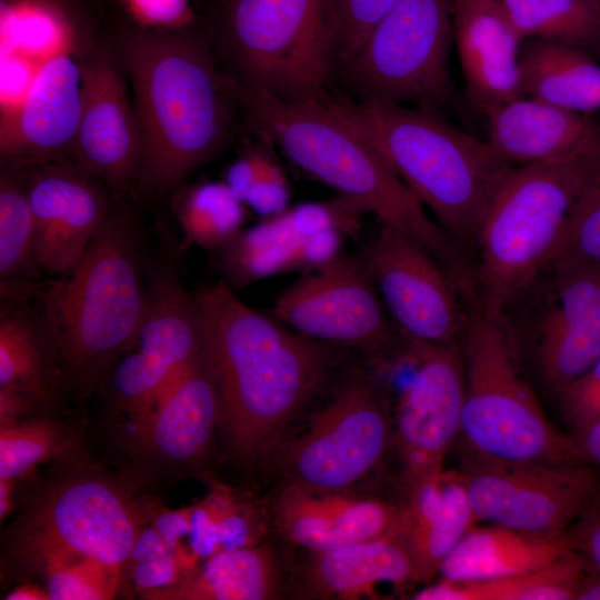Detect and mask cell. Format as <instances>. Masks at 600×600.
I'll return each mask as SVG.
<instances>
[{
	"instance_id": "6da1fadb",
	"label": "cell",
	"mask_w": 600,
	"mask_h": 600,
	"mask_svg": "<svg viewBox=\"0 0 600 600\" xmlns=\"http://www.w3.org/2000/svg\"><path fill=\"white\" fill-rule=\"evenodd\" d=\"M119 43L141 140L138 186L173 191L226 143L238 102L210 41L184 28H129Z\"/></svg>"
},
{
	"instance_id": "7a4b0ae2",
	"label": "cell",
	"mask_w": 600,
	"mask_h": 600,
	"mask_svg": "<svg viewBox=\"0 0 600 600\" xmlns=\"http://www.w3.org/2000/svg\"><path fill=\"white\" fill-rule=\"evenodd\" d=\"M193 297L228 443L241 458L262 457L318 388L326 356L313 339L242 302L226 281Z\"/></svg>"
},
{
	"instance_id": "3957f363",
	"label": "cell",
	"mask_w": 600,
	"mask_h": 600,
	"mask_svg": "<svg viewBox=\"0 0 600 600\" xmlns=\"http://www.w3.org/2000/svg\"><path fill=\"white\" fill-rule=\"evenodd\" d=\"M247 124L301 171L356 202L379 222L422 246L469 292L472 266L462 250L376 148L330 106L328 96L286 100L230 80Z\"/></svg>"
},
{
	"instance_id": "277c9868",
	"label": "cell",
	"mask_w": 600,
	"mask_h": 600,
	"mask_svg": "<svg viewBox=\"0 0 600 600\" xmlns=\"http://www.w3.org/2000/svg\"><path fill=\"white\" fill-rule=\"evenodd\" d=\"M328 101L376 148L472 264L481 218L514 166L487 139L456 128L436 109L330 96Z\"/></svg>"
},
{
	"instance_id": "5b68a950",
	"label": "cell",
	"mask_w": 600,
	"mask_h": 600,
	"mask_svg": "<svg viewBox=\"0 0 600 600\" xmlns=\"http://www.w3.org/2000/svg\"><path fill=\"white\" fill-rule=\"evenodd\" d=\"M142 282L138 230L113 208L72 271L44 283L34 300L54 334L64 379L83 393L108 380L132 344L147 302Z\"/></svg>"
},
{
	"instance_id": "8992f818",
	"label": "cell",
	"mask_w": 600,
	"mask_h": 600,
	"mask_svg": "<svg viewBox=\"0 0 600 600\" xmlns=\"http://www.w3.org/2000/svg\"><path fill=\"white\" fill-rule=\"evenodd\" d=\"M599 162L600 148L511 169L476 233V304L503 312L549 266L572 208Z\"/></svg>"
},
{
	"instance_id": "52a82bcc",
	"label": "cell",
	"mask_w": 600,
	"mask_h": 600,
	"mask_svg": "<svg viewBox=\"0 0 600 600\" xmlns=\"http://www.w3.org/2000/svg\"><path fill=\"white\" fill-rule=\"evenodd\" d=\"M506 314L472 304L462 342L466 388L459 437L467 458L507 463H584L572 434L547 419L526 377Z\"/></svg>"
},
{
	"instance_id": "ba28073f",
	"label": "cell",
	"mask_w": 600,
	"mask_h": 600,
	"mask_svg": "<svg viewBox=\"0 0 600 600\" xmlns=\"http://www.w3.org/2000/svg\"><path fill=\"white\" fill-rule=\"evenodd\" d=\"M209 41L242 88L286 100L328 96L329 0H217Z\"/></svg>"
},
{
	"instance_id": "9c48e42d",
	"label": "cell",
	"mask_w": 600,
	"mask_h": 600,
	"mask_svg": "<svg viewBox=\"0 0 600 600\" xmlns=\"http://www.w3.org/2000/svg\"><path fill=\"white\" fill-rule=\"evenodd\" d=\"M452 0H398L341 67L359 100L437 109L451 93Z\"/></svg>"
},
{
	"instance_id": "30bf717a",
	"label": "cell",
	"mask_w": 600,
	"mask_h": 600,
	"mask_svg": "<svg viewBox=\"0 0 600 600\" xmlns=\"http://www.w3.org/2000/svg\"><path fill=\"white\" fill-rule=\"evenodd\" d=\"M141 530L134 507L119 487L81 476L54 486L37 502L19 546L42 571L91 562L121 574Z\"/></svg>"
},
{
	"instance_id": "8fae6325",
	"label": "cell",
	"mask_w": 600,
	"mask_h": 600,
	"mask_svg": "<svg viewBox=\"0 0 600 600\" xmlns=\"http://www.w3.org/2000/svg\"><path fill=\"white\" fill-rule=\"evenodd\" d=\"M503 313L556 393L600 358V263L548 266Z\"/></svg>"
},
{
	"instance_id": "7c38bea8",
	"label": "cell",
	"mask_w": 600,
	"mask_h": 600,
	"mask_svg": "<svg viewBox=\"0 0 600 600\" xmlns=\"http://www.w3.org/2000/svg\"><path fill=\"white\" fill-rule=\"evenodd\" d=\"M361 260L400 334L430 344L462 346L471 306L422 246L379 222Z\"/></svg>"
},
{
	"instance_id": "4fadbf2b",
	"label": "cell",
	"mask_w": 600,
	"mask_h": 600,
	"mask_svg": "<svg viewBox=\"0 0 600 600\" xmlns=\"http://www.w3.org/2000/svg\"><path fill=\"white\" fill-rule=\"evenodd\" d=\"M462 472L479 522L562 536L599 494L587 463H507L467 458Z\"/></svg>"
},
{
	"instance_id": "5bb4252c",
	"label": "cell",
	"mask_w": 600,
	"mask_h": 600,
	"mask_svg": "<svg viewBox=\"0 0 600 600\" xmlns=\"http://www.w3.org/2000/svg\"><path fill=\"white\" fill-rule=\"evenodd\" d=\"M392 436L393 421L379 390L366 381L349 383L287 449L289 483L343 491L378 464Z\"/></svg>"
},
{
	"instance_id": "9a60e30c",
	"label": "cell",
	"mask_w": 600,
	"mask_h": 600,
	"mask_svg": "<svg viewBox=\"0 0 600 600\" xmlns=\"http://www.w3.org/2000/svg\"><path fill=\"white\" fill-rule=\"evenodd\" d=\"M203 354L198 307L176 276L162 270L147 290L141 323L108 380L114 402L139 428L162 391Z\"/></svg>"
},
{
	"instance_id": "2e32d148",
	"label": "cell",
	"mask_w": 600,
	"mask_h": 600,
	"mask_svg": "<svg viewBox=\"0 0 600 600\" xmlns=\"http://www.w3.org/2000/svg\"><path fill=\"white\" fill-rule=\"evenodd\" d=\"M273 314L310 339L373 353H389L402 340L362 260L342 253L280 293Z\"/></svg>"
},
{
	"instance_id": "e0dca14e",
	"label": "cell",
	"mask_w": 600,
	"mask_h": 600,
	"mask_svg": "<svg viewBox=\"0 0 600 600\" xmlns=\"http://www.w3.org/2000/svg\"><path fill=\"white\" fill-rule=\"evenodd\" d=\"M418 344L416 369L398 394L392 420L404 494L444 470L460 434L466 388L462 346Z\"/></svg>"
},
{
	"instance_id": "ac0fdd59",
	"label": "cell",
	"mask_w": 600,
	"mask_h": 600,
	"mask_svg": "<svg viewBox=\"0 0 600 600\" xmlns=\"http://www.w3.org/2000/svg\"><path fill=\"white\" fill-rule=\"evenodd\" d=\"M24 183L37 262L43 273L64 278L113 209L108 187L71 160L34 166Z\"/></svg>"
},
{
	"instance_id": "d6986e66",
	"label": "cell",
	"mask_w": 600,
	"mask_h": 600,
	"mask_svg": "<svg viewBox=\"0 0 600 600\" xmlns=\"http://www.w3.org/2000/svg\"><path fill=\"white\" fill-rule=\"evenodd\" d=\"M81 107V66L67 54L48 59L21 103L2 121V171L74 158Z\"/></svg>"
},
{
	"instance_id": "ffe728a7",
	"label": "cell",
	"mask_w": 600,
	"mask_h": 600,
	"mask_svg": "<svg viewBox=\"0 0 600 600\" xmlns=\"http://www.w3.org/2000/svg\"><path fill=\"white\" fill-rule=\"evenodd\" d=\"M82 107L74 143V161L121 193L138 186L141 140L127 88L104 56L81 66Z\"/></svg>"
},
{
	"instance_id": "44dd1931",
	"label": "cell",
	"mask_w": 600,
	"mask_h": 600,
	"mask_svg": "<svg viewBox=\"0 0 600 600\" xmlns=\"http://www.w3.org/2000/svg\"><path fill=\"white\" fill-rule=\"evenodd\" d=\"M456 43L466 92L483 114L522 96V38L499 0H452Z\"/></svg>"
},
{
	"instance_id": "7402d4cb",
	"label": "cell",
	"mask_w": 600,
	"mask_h": 600,
	"mask_svg": "<svg viewBox=\"0 0 600 600\" xmlns=\"http://www.w3.org/2000/svg\"><path fill=\"white\" fill-rule=\"evenodd\" d=\"M274 521L288 540L322 552L400 534L403 508L377 498L288 483L277 500Z\"/></svg>"
},
{
	"instance_id": "603a6c76",
	"label": "cell",
	"mask_w": 600,
	"mask_h": 600,
	"mask_svg": "<svg viewBox=\"0 0 600 600\" xmlns=\"http://www.w3.org/2000/svg\"><path fill=\"white\" fill-rule=\"evenodd\" d=\"M486 117L487 140L514 167L564 160L600 148V122L590 114L530 97L510 100Z\"/></svg>"
},
{
	"instance_id": "cb8c5ba5",
	"label": "cell",
	"mask_w": 600,
	"mask_h": 600,
	"mask_svg": "<svg viewBox=\"0 0 600 600\" xmlns=\"http://www.w3.org/2000/svg\"><path fill=\"white\" fill-rule=\"evenodd\" d=\"M219 414L218 386L203 349L163 390L138 431L147 449L162 461L190 462L204 451Z\"/></svg>"
},
{
	"instance_id": "d4e9b609",
	"label": "cell",
	"mask_w": 600,
	"mask_h": 600,
	"mask_svg": "<svg viewBox=\"0 0 600 600\" xmlns=\"http://www.w3.org/2000/svg\"><path fill=\"white\" fill-rule=\"evenodd\" d=\"M404 496L401 536L414 582H429L479 520L461 471L443 470Z\"/></svg>"
},
{
	"instance_id": "484cf974",
	"label": "cell",
	"mask_w": 600,
	"mask_h": 600,
	"mask_svg": "<svg viewBox=\"0 0 600 600\" xmlns=\"http://www.w3.org/2000/svg\"><path fill=\"white\" fill-rule=\"evenodd\" d=\"M303 578L308 593L322 599L370 597L383 582L397 588L416 583L401 533L313 552Z\"/></svg>"
},
{
	"instance_id": "4316f807",
	"label": "cell",
	"mask_w": 600,
	"mask_h": 600,
	"mask_svg": "<svg viewBox=\"0 0 600 600\" xmlns=\"http://www.w3.org/2000/svg\"><path fill=\"white\" fill-rule=\"evenodd\" d=\"M62 378L57 342L41 303L2 299L0 388L52 402Z\"/></svg>"
},
{
	"instance_id": "83f0119b",
	"label": "cell",
	"mask_w": 600,
	"mask_h": 600,
	"mask_svg": "<svg viewBox=\"0 0 600 600\" xmlns=\"http://www.w3.org/2000/svg\"><path fill=\"white\" fill-rule=\"evenodd\" d=\"M571 549L564 534L476 524L447 557L439 573L456 581L500 579L542 568Z\"/></svg>"
},
{
	"instance_id": "f1b7e54d",
	"label": "cell",
	"mask_w": 600,
	"mask_h": 600,
	"mask_svg": "<svg viewBox=\"0 0 600 600\" xmlns=\"http://www.w3.org/2000/svg\"><path fill=\"white\" fill-rule=\"evenodd\" d=\"M520 67L522 96L580 113L600 109V63L588 52L524 38Z\"/></svg>"
},
{
	"instance_id": "f546056e",
	"label": "cell",
	"mask_w": 600,
	"mask_h": 600,
	"mask_svg": "<svg viewBox=\"0 0 600 600\" xmlns=\"http://www.w3.org/2000/svg\"><path fill=\"white\" fill-rule=\"evenodd\" d=\"M311 237L301 228L291 208L263 218L219 249L224 281L234 288L279 273L307 272Z\"/></svg>"
},
{
	"instance_id": "4dcf8cb0",
	"label": "cell",
	"mask_w": 600,
	"mask_h": 600,
	"mask_svg": "<svg viewBox=\"0 0 600 600\" xmlns=\"http://www.w3.org/2000/svg\"><path fill=\"white\" fill-rule=\"evenodd\" d=\"M276 562L266 548L220 551L176 584L141 593L153 600H267L278 594Z\"/></svg>"
},
{
	"instance_id": "1f68e13d",
	"label": "cell",
	"mask_w": 600,
	"mask_h": 600,
	"mask_svg": "<svg viewBox=\"0 0 600 600\" xmlns=\"http://www.w3.org/2000/svg\"><path fill=\"white\" fill-rule=\"evenodd\" d=\"M591 574L574 550L529 572L491 580L456 581L442 578L413 596L417 600H577Z\"/></svg>"
},
{
	"instance_id": "d6a6232c",
	"label": "cell",
	"mask_w": 600,
	"mask_h": 600,
	"mask_svg": "<svg viewBox=\"0 0 600 600\" xmlns=\"http://www.w3.org/2000/svg\"><path fill=\"white\" fill-rule=\"evenodd\" d=\"M522 39L538 38L581 49L600 60V2L499 0Z\"/></svg>"
},
{
	"instance_id": "836d02e7",
	"label": "cell",
	"mask_w": 600,
	"mask_h": 600,
	"mask_svg": "<svg viewBox=\"0 0 600 600\" xmlns=\"http://www.w3.org/2000/svg\"><path fill=\"white\" fill-rule=\"evenodd\" d=\"M20 171H2L0 180L1 289L37 282L43 273L36 257L34 223Z\"/></svg>"
},
{
	"instance_id": "e575fe53",
	"label": "cell",
	"mask_w": 600,
	"mask_h": 600,
	"mask_svg": "<svg viewBox=\"0 0 600 600\" xmlns=\"http://www.w3.org/2000/svg\"><path fill=\"white\" fill-rule=\"evenodd\" d=\"M172 210L186 236L196 244L219 250L242 229L246 212L222 182L208 181L178 188Z\"/></svg>"
},
{
	"instance_id": "d590c367",
	"label": "cell",
	"mask_w": 600,
	"mask_h": 600,
	"mask_svg": "<svg viewBox=\"0 0 600 600\" xmlns=\"http://www.w3.org/2000/svg\"><path fill=\"white\" fill-rule=\"evenodd\" d=\"M66 444L54 422L34 419L1 427L0 479L16 480L57 454Z\"/></svg>"
},
{
	"instance_id": "8d00e7d4",
	"label": "cell",
	"mask_w": 600,
	"mask_h": 600,
	"mask_svg": "<svg viewBox=\"0 0 600 600\" xmlns=\"http://www.w3.org/2000/svg\"><path fill=\"white\" fill-rule=\"evenodd\" d=\"M600 263V162L576 201L549 266Z\"/></svg>"
},
{
	"instance_id": "74e56055",
	"label": "cell",
	"mask_w": 600,
	"mask_h": 600,
	"mask_svg": "<svg viewBox=\"0 0 600 600\" xmlns=\"http://www.w3.org/2000/svg\"><path fill=\"white\" fill-rule=\"evenodd\" d=\"M398 0H329L332 64H346Z\"/></svg>"
},
{
	"instance_id": "f35d334b",
	"label": "cell",
	"mask_w": 600,
	"mask_h": 600,
	"mask_svg": "<svg viewBox=\"0 0 600 600\" xmlns=\"http://www.w3.org/2000/svg\"><path fill=\"white\" fill-rule=\"evenodd\" d=\"M42 572L49 600L111 599L120 582V573L90 562L59 564Z\"/></svg>"
},
{
	"instance_id": "ab89813d",
	"label": "cell",
	"mask_w": 600,
	"mask_h": 600,
	"mask_svg": "<svg viewBox=\"0 0 600 600\" xmlns=\"http://www.w3.org/2000/svg\"><path fill=\"white\" fill-rule=\"evenodd\" d=\"M554 394L572 432L600 421V358Z\"/></svg>"
},
{
	"instance_id": "60d3db41",
	"label": "cell",
	"mask_w": 600,
	"mask_h": 600,
	"mask_svg": "<svg viewBox=\"0 0 600 600\" xmlns=\"http://www.w3.org/2000/svg\"><path fill=\"white\" fill-rule=\"evenodd\" d=\"M196 559L180 546L163 557L132 566V579L141 593L169 588L194 570Z\"/></svg>"
},
{
	"instance_id": "b9f144b4",
	"label": "cell",
	"mask_w": 600,
	"mask_h": 600,
	"mask_svg": "<svg viewBox=\"0 0 600 600\" xmlns=\"http://www.w3.org/2000/svg\"><path fill=\"white\" fill-rule=\"evenodd\" d=\"M289 200L290 189L287 178L269 154L243 203L266 218L288 209Z\"/></svg>"
},
{
	"instance_id": "7bdbcfd3",
	"label": "cell",
	"mask_w": 600,
	"mask_h": 600,
	"mask_svg": "<svg viewBox=\"0 0 600 600\" xmlns=\"http://www.w3.org/2000/svg\"><path fill=\"white\" fill-rule=\"evenodd\" d=\"M141 27L183 29L192 20L190 0H123Z\"/></svg>"
},
{
	"instance_id": "ee69618b",
	"label": "cell",
	"mask_w": 600,
	"mask_h": 600,
	"mask_svg": "<svg viewBox=\"0 0 600 600\" xmlns=\"http://www.w3.org/2000/svg\"><path fill=\"white\" fill-rule=\"evenodd\" d=\"M569 546L587 562L592 573L600 574V493L564 533Z\"/></svg>"
},
{
	"instance_id": "f6af8a7d",
	"label": "cell",
	"mask_w": 600,
	"mask_h": 600,
	"mask_svg": "<svg viewBox=\"0 0 600 600\" xmlns=\"http://www.w3.org/2000/svg\"><path fill=\"white\" fill-rule=\"evenodd\" d=\"M268 156L263 148H253L229 166L223 182L240 201H244Z\"/></svg>"
},
{
	"instance_id": "bcb514c9",
	"label": "cell",
	"mask_w": 600,
	"mask_h": 600,
	"mask_svg": "<svg viewBox=\"0 0 600 600\" xmlns=\"http://www.w3.org/2000/svg\"><path fill=\"white\" fill-rule=\"evenodd\" d=\"M192 507L180 510H163L152 524L163 540L173 549L180 547V539L190 533Z\"/></svg>"
},
{
	"instance_id": "7dc6e473",
	"label": "cell",
	"mask_w": 600,
	"mask_h": 600,
	"mask_svg": "<svg viewBox=\"0 0 600 600\" xmlns=\"http://www.w3.org/2000/svg\"><path fill=\"white\" fill-rule=\"evenodd\" d=\"M36 397L16 389L0 388V418L1 427L18 423L20 417L32 410Z\"/></svg>"
},
{
	"instance_id": "c3c4849f",
	"label": "cell",
	"mask_w": 600,
	"mask_h": 600,
	"mask_svg": "<svg viewBox=\"0 0 600 600\" xmlns=\"http://www.w3.org/2000/svg\"><path fill=\"white\" fill-rule=\"evenodd\" d=\"M173 550L176 549L171 548L153 527L142 529L132 547L129 564L132 567L140 562L158 559Z\"/></svg>"
},
{
	"instance_id": "681fc988",
	"label": "cell",
	"mask_w": 600,
	"mask_h": 600,
	"mask_svg": "<svg viewBox=\"0 0 600 600\" xmlns=\"http://www.w3.org/2000/svg\"><path fill=\"white\" fill-rule=\"evenodd\" d=\"M571 434L582 461L600 468V421Z\"/></svg>"
},
{
	"instance_id": "f907efd6",
	"label": "cell",
	"mask_w": 600,
	"mask_h": 600,
	"mask_svg": "<svg viewBox=\"0 0 600 600\" xmlns=\"http://www.w3.org/2000/svg\"><path fill=\"white\" fill-rule=\"evenodd\" d=\"M7 600H48L47 591L33 584H22L12 590Z\"/></svg>"
},
{
	"instance_id": "816d5d0a",
	"label": "cell",
	"mask_w": 600,
	"mask_h": 600,
	"mask_svg": "<svg viewBox=\"0 0 600 600\" xmlns=\"http://www.w3.org/2000/svg\"><path fill=\"white\" fill-rule=\"evenodd\" d=\"M577 600H600V574L591 573L586 579Z\"/></svg>"
},
{
	"instance_id": "f5cc1de1",
	"label": "cell",
	"mask_w": 600,
	"mask_h": 600,
	"mask_svg": "<svg viewBox=\"0 0 600 600\" xmlns=\"http://www.w3.org/2000/svg\"><path fill=\"white\" fill-rule=\"evenodd\" d=\"M13 480L0 479V516L6 517L12 508Z\"/></svg>"
},
{
	"instance_id": "db71d44e",
	"label": "cell",
	"mask_w": 600,
	"mask_h": 600,
	"mask_svg": "<svg viewBox=\"0 0 600 600\" xmlns=\"http://www.w3.org/2000/svg\"><path fill=\"white\" fill-rule=\"evenodd\" d=\"M592 1L600 2V0H592Z\"/></svg>"
}]
</instances>
